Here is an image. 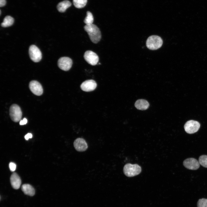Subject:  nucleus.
<instances>
[{
  "mask_svg": "<svg viewBox=\"0 0 207 207\" xmlns=\"http://www.w3.org/2000/svg\"><path fill=\"white\" fill-rule=\"evenodd\" d=\"M200 164L203 166L207 168V155H202L199 158Z\"/></svg>",
  "mask_w": 207,
  "mask_h": 207,
  "instance_id": "aec40b11",
  "label": "nucleus"
},
{
  "mask_svg": "<svg viewBox=\"0 0 207 207\" xmlns=\"http://www.w3.org/2000/svg\"><path fill=\"white\" fill-rule=\"evenodd\" d=\"M9 114L13 121L15 122L19 121L22 116V112L20 108L16 104L12 105L10 108Z\"/></svg>",
  "mask_w": 207,
  "mask_h": 207,
  "instance_id": "20e7f679",
  "label": "nucleus"
},
{
  "mask_svg": "<svg viewBox=\"0 0 207 207\" xmlns=\"http://www.w3.org/2000/svg\"><path fill=\"white\" fill-rule=\"evenodd\" d=\"M9 167L10 170L12 172H14L16 169V166L14 163L11 162L9 163Z\"/></svg>",
  "mask_w": 207,
  "mask_h": 207,
  "instance_id": "4be33fe9",
  "label": "nucleus"
},
{
  "mask_svg": "<svg viewBox=\"0 0 207 207\" xmlns=\"http://www.w3.org/2000/svg\"><path fill=\"white\" fill-rule=\"evenodd\" d=\"M22 191L26 194L30 196H33L35 194L34 188L30 185L27 184L23 185L21 187Z\"/></svg>",
  "mask_w": 207,
  "mask_h": 207,
  "instance_id": "2eb2a0df",
  "label": "nucleus"
},
{
  "mask_svg": "<svg viewBox=\"0 0 207 207\" xmlns=\"http://www.w3.org/2000/svg\"><path fill=\"white\" fill-rule=\"evenodd\" d=\"M197 207H207V199L202 198L199 199L197 203Z\"/></svg>",
  "mask_w": 207,
  "mask_h": 207,
  "instance_id": "412c9836",
  "label": "nucleus"
},
{
  "mask_svg": "<svg viewBox=\"0 0 207 207\" xmlns=\"http://www.w3.org/2000/svg\"><path fill=\"white\" fill-rule=\"evenodd\" d=\"M200 127V124L198 121L191 120L186 122L184 126L186 132L189 134H193L197 132Z\"/></svg>",
  "mask_w": 207,
  "mask_h": 207,
  "instance_id": "423d86ee",
  "label": "nucleus"
},
{
  "mask_svg": "<svg viewBox=\"0 0 207 207\" xmlns=\"http://www.w3.org/2000/svg\"><path fill=\"white\" fill-rule=\"evenodd\" d=\"M0 15H1V10H0Z\"/></svg>",
  "mask_w": 207,
  "mask_h": 207,
  "instance_id": "a878e982",
  "label": "nucleus"
},
{
  "mask_svg": "<svg viewBox=\"0 0 207 207\" xmlns=\"http://www.w3.org/2000/svg\"><path fill=\"white\" fill-rule=\"evenodd\" d=\"M72 64V60L68 57H62L60 58L58 61V65L61 70L68 71L71 68Z\"/></svg>",
  "mask_w": 207,
  "mask_h": 207,
  "instance_id": "0eeeda50",
  "label": "nucleus"
},
{
  "mask_svg": "<svg viewBox=\"0 0 207 207\" xmlns=\"http://www.w3.org/2000/svg\"><path fill=\"white\" fill-rule=\"evenodd\" d=\"M32 137V135L31 133H28L25 136L24 138L26 140H28L29 138H31Z\"/></svg>",
  "mask_w": 207,
  "mask_h": 207,
  "instance_id": "5701e85b",
  "label": "nucleus"
},
{
  "mask_svg": "<svg viewBox=\"0 0 207 207\" xmlns=\"http://www.w3.org/2000/svg\"><path fill=\"white\" fill-rule=\"evenodd\" d=\"M14 22L13 18L10 16H7L4 19L3 22L1 24V26L3 27H8L12 26Z\"/></svg>",
  "mask_w": 207,
  "mask_h": 207,
  "instance_id": "f3484780",
  "label": "nucleus"
},
{
  "mask_svg": "<svg viewBox=\"0 0 207 207\" xmlns=\"http://www.w3.org/2000/svg\"><path fill=\"white\" fill-rule=\"evenodd\" d=\"M10 181L12 186L15 189H19L21 184V179L17 173H13L11 175Z\"/></svg>",
  "mask_w": 207,
  "mask_h": 207,
  "instance_id": "ddd939ff",
  "label": "nucleus"
},
{
  "mask_svg": "<svg viewBox=\"0 0 207 207\" xmlns=\"http://www.w3.org/2000/svg\"><path fill=\"white\" fill-rule=\"evenodd\" d=\"M84 57L87 63L93 66L96 65L99 60L97 55L93 52L89 50L85 52Z\"/></svg>",
  "mask_w": 207,
  "mask_h": 207,
  "instance_id": "6e6552de",
  "label": "nucleus"
},
{
  "mask_svg": "<svg viewBox=\"0 0 207 207\" xmlns=\"http://www.w3.org/2000/svg\"><path fill=\"white\" fill-rule=\"evenodd\" d=\"M183 165L187 168L191 170H196L200 167L198 161L193 158L186 159L183 162Z\"/></svg>",
  "mask_w": 207,
  "mask_h": 207,
  "instance_id": "1a4fd4ad",
  "label": "nucleus"
},
{
  "mask_svg": "<svg viewBox=\"0 0 207 207\" xmlns=\"http://www.w3.org/2000/svg\"><path fill=\"white\" fill-rule=\"evenodd\" d=\"M29 53L30 58L34 62H38L42 58L41 52L39 48L34 45H31L30 47Z\"/></svg>",
  "mask_w": 207,
  "mask_h": 207,
  "instance_id": "39448f33",
  "label": "nucleus"
},
{
  "mask_svg": "<svg viewBox=\"0 0 207 207\" xmlns=\"http://www.w3.org/2000/svg\"><path fill=\"white\" fill-rule=\"evenodd\" d=\"M162 43V40L160 37L157 35H152L147 39L146 45L150 49L155 50L160 48Z\"/></svg>",
  "mask_w": 207,
  "mask_h": 207,
  "instance_id": "7ed1b4c3",
  "label": "nucleus"
},
{
  "mask_svg": "<svg viewBox=\"0 0 207 207\" xmlns=\"http://www.w3.org/2000/svg\"><path fill=\"white\" fill-rule=\"evenodd\" d=\"M84 28L92 42L96 43L100 41L101 37V32L96 25L93 24L86 25Z\"/></svg>",
  "mask_w": 207,
  "mask_h": 207,
  "instance_id": "f257e3e1",
  "label": "nucleus"
},
{
  "mask_svg": "<svg viewBox=\"0 0 207 207\" xmlns=\"http://www.w3.org/2000/svg\"><path fill=\"white\" fill-rule=\"evenodd\" d=\"M96 82L93 80H86L83 82L80 85L82 90L86 92L93 91L96 88Z\"/></svg>",
  "mask_w": 207,
  "mask_h": 207,
  "instance_id": "f8f14e48",
  "label": "nucleus"
},
{
  "mask_svg": "<svg viewBox=\"0 0 207 207\" xmlns=\"http://www.w3.org/2000/svg\"><path fill=\"white\" fill-rule=\"evenodd\" d=\"M75 149L78 152H83L88 148L87 143L85 140L82 138H78L74 142Z\"/></svg>",
  "mask_w": 207,
  "mask_h": 207,
  "instance_id": "9b49d317",
  "label": "nucleus"
},
{
  "mask_svg": "<svg viewBox=\"0 0 207 207\" xmlns=\"http://www.w3.org/2000/svg\"><path fill=\"white\" fill-rule=\"evenodd\" d=\"M29 87L31 92L34 94L39 96L43 93V89L41 84L36 80L30 82Z\"/></svg>",
  "mask_w": 207,
  "mask_h": 207,
  "instance_id": "9d476101",
  "label": "nucleus"
},
{
  "mask_svg": "<svg viewBox=\"0 0 207 207\" xmlns=\"http://www.w3.org/2000/svg\"><path fill=\"white\" fill-rule=\"evenodd\" d=\"M6 3V0H0V7H2L5 6Z\"/></svg>",
  "mask_w": 207,
  "mask_h": 207,
  "instance_id": "393cba45",
  "label": "nucleus"
},
{
  "mask_svg": "<svg viewBox=\"0 0 207 207\" xmlns=\"http://www.w3.org/2000/svg\"><path fill=\"white\" fill-rule=\"evenodd\" d=\"M123 170L126 176L131 177L139 174L141 172V168L137 164H132L128 163L124 165Z\"/></svg>",
  "mask_w": 207,
  "mask_h": 207,
  "instance_id": "f03ea898",
  "label": "nucleus"
},
{
  "mask_svg": "<svg viewBox=\"0 0 207 207\" xmlns=\"http://www.w3.org/2000/svg\"><path fill=\"white\" fill-rule=\"evenodd\" d=\"M135 106L138 110H145L148 109L150 105L149 102L146 100L139 99L135 102Z\"/></svg>",
  "mask_w": 207,
  "mask_h": 207,
  "instance_id": "4468645a",
  "label": "nucleus"
},
{
  "mask_svg": "<svg viewBox=\"0 0 207 207\" xmlns=\"http://www.w3.org/2000/svg\"><path fill=\"white\" fill-rule=\"evenodd\" d=\"M87 0H73V2L74 6L78 8H81L86 5Z\"/></svg>",
  "mask_w": 207,
  "mask_h": 207,
  "instance_id": "a211bd4d",
  "label": "nucleus"
},
{
  "mask_svg": "<svg viewBox=\"0 0 207 207\" xmlns=\"http://www.w3.org/2000/svg\"><path fill=\"white\" fill-rule=\"evenodd\" d=\"M94 18L92 14L89 11L87 12V16L85 18L84 22L86 25H89L93 24Z\"/></svg>",
  "mask_w": 207,
  "mask_h": 207,
  "instance_id": "6ab92c4d",
  "label": "nucleus"
},
{
  "mask_svg": "<svg viewBox=\"0 0 207 207\" xmlns=\"http://www.w3.org/2000/svg\"><path fill=\"white\" fill-rule=\"evenodd\" d=\"M27 122V119L26 118H24L23 119V120H21L20 121V125H23L26 124Z\"/></svg>",
  "mask_w": 207,
  "mask_h": 207,
  "instance_id": "b1692460",
  "label": "nucleus"
},
{
  "mask_svg": "<svg viewBox=\"0 0 207 207\" xmlns=\"http://www.w3.org/2000/svg\"><path fill=\"white\" fill-rule=\"evenodd\" d=\"M70 1L65 0L60 2L57 5V9L60 12H64L71 5Z\"/></svg>",
  "mask_w": 207,
  "mask_h": 207,
  "instance_id": "dca6fc26",
  "label": "nucleus"
}]
</instances>
